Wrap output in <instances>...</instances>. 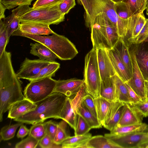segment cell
<instances>
[{
    "label": "cell",
    "mask_w": 148,
    "mask_h": 148,
    "mask_svg": "<svg viewBox=\"0 0 148 148\" xmlns=\"http://www.w3.org/2000/svg\"><path fill=\"white\" fill-rule=\"evenodd\" d=\"M92 134L88 133L85 134L68 136L62 143V148H85Z\"/></svg>",
    "instance_id": "26"
},
{
    "label": "cell",
    "mask_w": 148,
    "mask_h": 148,
    "mask_svg": "<svg viewBox=\"0 0 148 148\" xmlns=\"http://www.w3.org/2000/svg\"><path fill=\"white\" fill-rule=\"evenodd\" d=\"M7 32L3 21L0 20V56L5 51V48L9 41Z\"/></svg>",
    "instance_id": "43"
},
{
    "label": "cell",
    "mask_w": 148,
    "mask_h": 148,
    "mask_svg": "<svg viewBox=\"0 0 148 148\" xmlns=\"http://www.w3.org/2000/svg\"><path fill=\"white\" fill-rule=\"evenodd\" d=\"M46 134L43 123L33 125L29 129L30 135L40 141Z\"/></svg>",
    "instance_id": "40"
},
{
    "label": "cell",
    "mask_w": 148,
    "mask_h": 148,
    "mask_svg": "<svg viewBox=\"0 0 148 148\" xmlns=\"http://www.w3.org/2000/svg\"><path fill=\"white\" fill-rule=\"evenodd\" d=\"M6 9L3 5L0 2V20L5 18V12Z\"/></svg>",
    "instance_id": "53"
},
{
    "label": "cell",
    "mask_w": 148,
    "mask_h": 148,
    "mask_svg": "<svg viewBox=\"0 0 148 148\" xmlns=\"http://www.w3.org/2000/svg\"><path fill=\"white\" fill-rule=\"evenodd\" d=\"M97 49L98 65L101 80L112 77L116 74L106 49Z\"/></svg>",
    "instance_id": "15"
},
{
    "label": "cell",
    "mask_w": 148,
    "mask_h": 148,
    "mask_svg": "<svg viewBox=\"0 0 148 148\" xmlns=\"http://www.w3.org/2000/svg\"><path fill=\"white\" fill-rule=\"evenodd\" d=\"M36 106L35 103L26 98L18 101L10 106L8 117L15 119L34 110Z\"/></svg>",
    "instance_id": "19"
},
{
    "label": "cell",
    "mask_w": 148,
    "mask_h": 148,
    "mask_svg": "<svg viewBox=\"0 0 148 148\" xmlns=\"http://www.w3.org/2000/svg\"><path fill=\"white\" fill-rule=\"evenodd\" d=\"M77 115L76 105L75 106L72 100L67 97L60 114V119L66 121L75 131L77 126Z\"/></svg>",
    "instance_id": "21"
},
{
    "label": "cell",
    "mask_w": 148,
    "mask_h": 148,
    "mask_svg": "<svg viewBox=\"0 0 148 148\" xmlns=\"http://www.w3.org/2000/svg\"><path fill=\"white\" fill-rule=\"evenodd\" d=\"M60 64L55 61L52 62L42 69L36 75L29 79V82L41 79L46 77H52L55 75L60 68Z\"/></svg>",
    "instance_id": "32"
},
{
    "label": "cell",
    "mask_w": 148,
    "mask_h": 148,
    "mask_svg": "<svg viewBox=\"0 0 148 148\" xmlns=\"http://www.w3.org/2000/svg\"><path fill=\"white\" fill-rule=\"evenodd\" d=\"M11 57V53L5 51L0 56V88L19 79L13 68Z\"/></svg>",
    "instance_id": "11"
},
{
    "label": "cell",
    "mask_w": 148,
    "mask_h": 148,
    "mask_svg": "<svg viewBox=\"0 0 148 148\" xmlns=\"http://www.w3.org/2000/svg\"><path fill=\"white\" fill-rule=\"evenodd\" d=\"M112 77L115 86L116 101L131 104L130 99L125 83L116 74Z\"/></svg>",
    "instance_id": "28"
},
{
    "label": "cell",
    "mask_w": 148,
    "mask_h": 148,
    "mask_svg": "<svg viewBox=\"0 0 148 148\" xmlns=\"http://www.w3.org/2000/svg\"><path fill=\"white\" fill-rule=\"evenodd\" d=\"M52 34L47 36L32 34L23 32L19 29L14 32L11 36L24 37L41 43L62 60H71L78 54L75 45L68 38L55 32Z\"/></svg>",
    "instance_id": "3"
},
{
    "label": "cell",
    "mask_w": 148,
    "mask_h": 148,
    "mask_svg": "<svg viewBox=\"0 0 148 148\" xmlns=\"http://www.w3.org/2000/svg\"><path fill=\"white\" fill-rule=\"evenodd\" d=\"M113 49L119 56L132 77V64L128 44L123 38L120 37Z\"/></svg>",
    "instance_id": "20"
},
{
    "label": "cell",
    "mask_w": 148,
    "mask_h": 148,
    "mask_svg": "<svg viewBox=\"0 0 148 148\" xmlns=\"http://www.w3.org/2000/svg\"><path fill=\"white\" fill-rule=\"evenodd\" d=\"M134 108L143 117L148 116V101L132 104Z\"/></svg>",
    "instance_id": "50"
},
{
    "label": "cell",
    "mask_w": 148,
    "mask_h": 148,
    "mask_svg": "<svg viewBox=\"0 0 148 148\" xmlns=\"http://www.w3.org/2000/svg\"><path fill=\"white\" fill-rule=\"evenodd\" d=\"M34 0H0L1 3L7 9H11L20 5H30Z\"/></svg>",
    "instance_id": "44"
},
{
    "label": "cell",
    "mask_w": 148,
    "mask_h": 148,
    "mask_svg": "<svg viewBox=\"0 0 148 148\" xmlns=\"http://www.w3.org/2000/svg\"></svg>",
    "instance_id": "59"
},
{
    "label": "cell",
    "mask_w": 148,
    "mask_h": 148,
    "mask_svg": "<svg viewBox=\"0 0 148 148\" xmlns=\"http://www.w3.org/2000/svg\"><path fill=\"white\" fill-rule=\"evenodd\" d=\"M21 81L19 79L13 82L0 88V121L3 114L14 103L25 99L23 95Z\"/></svg>",
    "instance_id": "8"
},
{
    "label": "cell",
    "mask_w": 148,
    "mask_h": 148,
    "mask_svg": "<svg viewBox=\"0 0 148 148\" xmlns=\"http://www.w3.org/2000/svg\"><path fill=\"white\" fill-rule=\"evenodd\" d=\"M121 148L110 139L98 135L92 136L87 142L86 148Z\"/></svg>",
    "instance_id": "27"
},
{
    "label": "cell",
    "mask_w": 148,
    "mask_h": 148,
    "mask_svg": "<svg viewBox=\"0 0 148 148\" xmlns=\"http://www.w3.org/2000/svg\"><path fill=\"white\" fill-rule=\"evenodd\" d=\"M144 42H148V19H146V22L138 35L128 42L130 44H137Z\"/></svg>",
    "instance_id": "42"
},
{
    "label": "cell",
    "mask_w": 148,
    "mask_h": 148,
    "mask_svg": "<svg viewBox=\"0 0 148 148\" xmlns=\"http://www.w3.org/2000/svg\"><path fill=\"white\" fill-rule=\"evenodd\" d=\"M99 94L100 97L112 101H117L115 84L112 77L101 80Z\"/></svg>",
    "instance_id": "30"
},
{
    "label": "cell",
    "mask_w": 148,
    "mask_h": 148,
    "mask_svg": "<svg viewBox=\"0 0 148 148\" xmlns=\"http://www.w3.org/2000/svg\"><path fill=\"white\" fill-rule=\"evenodd\" d=\"M148 128L147 124L142 123L131 125L117 126L111 131L110 133L114 135H122L135 132H145Z\"/></svg>",
    "instance_id": "31"
},
{
    "label": "cell",
    "mask_w": 148,
    "mask_h": 148,
    "mask_svg": "<svg viewBox=\"0 0 148 148\" xmlns=\"http://www.w3.org/2000/svg\"><path fill=\"white\" fill-rule=\"evenodd\" d=\"M38 145L42 148L61 147V145H57L54 143L50 136L46 134L39 141Z\"/></svg>",
    "instance_id": "49"
},
{
    "label": "cell",
    "mask_w": 148,
    "mask_h": 148,
    "mask_svg": "<svg viewBox=\"0 0 148 148\" xmlns=\"http://www.w3.org/2000/svg\"><path fill=\"white\" fill-rule=\"evenodd\" d=\"M138 148H148V141L141 144Z\"/></svg>",
    "instance_id": "55"
},
{
    "label": "cell",
    "mask_w": 148,
    "mask_h": 148,
    "mask_svg": "<svg viewBox=\"0 0 148 148\" xmlns=\"http://www.w3.org/2000/svg\"><path fill=\"white\" fill-rule=\"evenodd\" d=\"M131 44L133 46L130 45L129 47L132 64V74L131 79L126 82L142 100L145 101V80L136 62L133 44Z\"/></svg>",
    "instance_id": "10"
},
{
    "label": "cell",
    "mask_w": 148,
    "mask_h": 148,
    "mask_svg": "<svg viewBox=\"0 0 148 148\" xmlns=\"http://www.w3.org/2000/svg\"><path fill=\"white\" fill-rule=\"evenodd\" d=\"M84 84V79L73 78L57 80L53 92L61 93L68 97L78 93Z\"/></svg>",
    "instance_id": "13"
},
{
    "label": "cell",
    "mask_w": 148,
    "mask_h": 148,
    "mask_svg": "<svg viewBox=\"0 0 148 148\" xmlns=\"http://www.w3.org/2000/svg\"><path fill=\"white\" fill-rule=\"evenodd\" d=\"M23 123H19L12 125H6L2 127L0 131L1 141L6 140L13 138L18 127Z\"/></svg>",
    "instance_id": "38"
},
{
    "label": "cell",
    "mask_w": 148,
    "mask_h": 148,
    "mask_svg": "<svg viewBox=\"0 0 148 148\" xmlns=\"http://www.w3.org/2000/svg\"><path fill=\"white\" fill-rule=\"evenodd\" d=\"M143 117L132 104L124 103L122 115L117 126L121 127L142 123Z\"/></svg>",
    "instance_id": "17"
},
{
    "label": "cell",
    "mask_w": 148,
    "mask_h": 148,
    "mask_svg": "<svg viewBox=\"0 0 148 148\" xmlns=\"http://www.w3.org/2000/svg\"><path fill=\"white\" fill-rule=\"evenodd\" d=\"M130 6L132 15L143 12L146 9L147 0H123Z\"/></svg>",
    "instance_id": "36"
},
{
    "label": "cell",
    "mask_w": 148,
    "mask_h": 148,
    "mask_svg": "<svg viewBox=\"0 0 148 148\" xmlns=\"http://www.w3.org/2000/svg\"><path fill=\"white\" fill-rule=\"evenodd\" d=\"M131 101V104H134L143 101L136 93L130 87L127 82L125 83Z\"/></svg>",
    "instance_id": "51"
},
{
    "label": "cell",
    "mask_w": 148,
    "mask_h": 148,
    "mask_svg": "<svg viewBox=\"0 0 148 148\" xmlns=\"http://www.w3.org/2000/svg\"><path fill=\"white\" fill-rule=\"evenodd\" d=\"M43 123L46 134L50 136L53 142L57 131L58 124L51 120Z\"/></svg>",
    "instance_id": "46"
},
{
    "label": "cell",
    "mask_w": 148,
    "mask_h": 148,
    "mask_svg": "<svg viewBox=\"0 0 148 148\" xmlns=\"http://www.w3.org/2000/svg\"><path fill=\"white\" fill-rule=\"evenodd\" d=\"M106 50L116 74L124 83L127 82L131 76L119 56L113 49Z\"/></svg>",
    "instance_id": "18"
},
{
    "label": "cell",
    "mask_w": 148,
    "mask_h": 148,
    "mask_svg": "<svg viewBox=\"0 0 148 148\" xmlns=\"http://www.w3.org/2000/svg\"><path fill=\"white\" fill-rule=\"evenodd\" d=\"M78 115L81 116L88 123L91 128H101L102 124L97 117L95 116L88 109L81 100L76 105Z\"/></svg>",
    "instance_id": "24"
},
{
    "label": "cell",
    "mask_w": 148,
    "mask_h": 148,
    "mask_svg": "<svg viewBox=\"0 0 148 148\" xmlns=\"http://www.w3.org/2000/svg\"><path fill=\"white\" fill-rule=\"evenodd\" d=\"M39 141L29 135L25 138L17 143L15 145L16 148H35L38 145Z\"/></svg>",
    "instance_id": "41"
},
{
    "label": "cell",
    "mask_w": 148,
    "mask_h": 148,
    "mask_svg": "<svg viewBox=\"0 0 148 148\" xmlns=\"http://www.w3.org/2000/svg\"><path fill=\"white\" fill-rule=\"evenodd\" d=\"M52 62L41 59L30 60L26 58L16 73L19 79L28 80L37 74L43 67Z\"/></svg>",
    "instance_id": "12"
},
{
    "label": "cell",
    "mask_w": 148,
    "mask_h": 148,
    "mask_svg": "<svg viewBox=\"0 0 148 148\" xmlns=\"http://www.w3.org/2000/svg\"><path fill=\"white\" fill-rule=\"evenodd\" d=\"M91 129L84 119L80 115H78L77 126L75 131V135L85 134L88 133Z\"/></svg>",
    "instance_id": "39"
},
{
    "label": "cell",
    "mask_w": 148,
    "mask_h": 148,
    "mask_svg": "<svg viewBox=\"0 0 148 148\" xmlns=\"http://www.w3.org/2000/svg\"><path fill=\"white\" fill-rule=\"evenodd\" d=\"M30 53L38 56L40 59L51 62H55L58 58L56 54L43 44L37 42L31 43Z\"/></svg>",
    "instance_id": "23"
},
{
    "label": "cell",
    "mask_w": 148,
    "mask_h": 148,
    "mask_svg": "<svg viewBox=\"0 0 148 148\" xmlns=\"http://www.w3.org/2000/svg\"><path fill=\"white\" fill-rule=\"evenodd\" d=\"M133 44L138 66L145 80L148 81V42Z\"/></svg>",
    "instance_id": "14"
},
{
    "label": "cell",
    "mask_w": 148,
    "mask_h": 148,
    "mask_svg": "<svg viewBox=\"0 0 148 148\" xmlns=\"http://www.w3.org/2000/svg\"><path fill=\"white\" fill-rule=\"evenodd\" d=\"M148 0H147V3H148Z\"/></svg>",
    "instance_id": "58"
},
{
    "label": "cell",
    "mask_w": 148,
    "mask_h": 148,
    "mask_svg": "<svg viewBox=\"0 0 148 148\" xmlns=\"http://www.w3.org/2000/svg\"><path fill=\"white\" fill-rule=\"evenodd\" d=\"M124 103L117 101L114 102L107 114L103 126L110 131L117 126L124 109Z\"/></svg>",
    "instance_id": "16"
},
{
    "label": "cell",
    "mask_w": 148,
    "mask_h": 148,
    "mask_svg": "<svg viewBox=\"0 0 148 148\" xmlns=\"http://www.w3.org/2000/svg\"><path fill=\"white\" fill-rule=\"evenodd\" d=\"M56 82L50 77L30 82L24 89V95L26 99L36 103L53 93Z\"/></svg>",
    "instance_id": "6"
},
{
    "label": "cell",
    "mask_w": 148,
    "mask_h": 148,
    "mask_svg": "<svg viewBox=\"0 0 148 148\" xmlns=\"http://www.w3.org/2000/svg\"><path fill=\"white\" fill-rule=\"evenodd\" d=\"M63 0H37L33 4L32 8H39L58 5Z\"/></svg>",
    "instance_id": "47"
},
{
    "label": "cell",
    "mask_w": 148,
    "mask_h": 148,
    "mask_svg": "<svg viewBox=\"0 0 148 148\" xmlns=\"http://www.w3.org/2000/svg\"><path fill=\"white\" fill-rule=\"evenodd\" d=\"M58 5L36 9L30 8L27 5H20L12 12L18 18L21 23L58 25L65 19V15L59 10Z\"/></svg>",
    "instance_id": "4"
},
{
    "label": "cell",
    "mask_w": 148,
    "mask_h": 148,
    "mask_svg": "<svg viewBox=\"0 0 148 148\" xmlns=\"http://www.w3.org/2000/svg\"><path fill=\"white\" fill-rule=\"evenodd\" d=\"M49 26L41 23L24 22L21 23L19 30L26 33L48 36L54 32L50 29Z\"/></svg>",
    "instance_id": "22"
},
{
    "label": "cell",
    "mask_w": 148,
    "mask_h": 148,
    "mask_svg": "<svg viewBox=\"0 0 148 148\" xmlns=\"http://www.w3.org/2000/svg\"><path fill=\"white\" fill-rule=\"evenodd\" d=\"M114 3L111 0H96L95 14L99 12H104L116 27L120 37L124 38L130 29L132 17L126 20L120 18L115 11Z\"/></svg>",
    "instance_id": "7"
},
{
    "label": "cell",
    "mask_w": 148,
    "mask_h": 148,
    "mask_svg": "<svg viewBox=\"0 0 148 148\" xmlns=\"http://www.w3.org/2000/svg\"><path fill=\"white\" fill-rule=\"evenodd\" d=\"M115 3H119L122 2L123 0H111Z\"/></svg>",
    "instance_id": "56"
},
{
    "label": "cell",
    "mask_w": 148,
    "mask_h": 148,
    "mask_svg": "<svg viewBox=\"0 0 148 148\" xmlns=\"http://www.w3.org/2000/svg\"><path fill=\"white\" fill-rule=\"evenodd\" d=\"M114 8L119 17L123 20H128L132 16L129 6L123 2L115 3Z\"/></svg>",
    "instance_id": "37"
},
{
    "label": "cell",
    "mask_w": 148,
    "mask_h": 148,
    "mask_svg": "<svg viewBox=\"0 0 148 148\" xmlns=\"http://www.w3.org/2000/svg\"><path fill=\"white\" fill-rule=\"evenodd\" d=\"M67 123L63 120L58 123V127L54 140V143L61 145L63 141L70 134L68 132Z\"/></svg>",
    "instance_id": "35"
},
{
    "label": "cell",
    "mask_w": 148,
    "mask_h": 148,
    "mask_svg": "<svg viewBox=\"0 0 148 148\" xmlns=\"http://www.w3.org/2000/svg\"><path fill=\"white\" fill-rule=\"evenodd\" d=\"M67 97L54 92L45 99L36 103L34 110L14 119L15 121L34 125L43 123L46 119H60V114Z\"/></svg>",
    "instance_id": "1"
},
{
    "label": "cell",
    "mask_w": 148,
    "mask_h": 148,
    "mask_svg": "<svg viewBox=\"0 0 148 148\" xmlns=\"http://www.w3.org/2000/svg\"><path fill=\"white\" fill-rule=\"evenodd\" d=\"M94 100L97 118L103 126L108 111L114 101L108 100L100 96L94 98Z\"/></svg>",
    "instance_id": "29"
},
{
    "label": "cell",
    "mask_w": 148,
    "mask_h": 148,
    "mask_svg": "<svg viewBox=\"0 0 148 148\" xmlns=\"http://www.w3.org/2000/svg\"><path fill=\"white\" fill-rule=\"evenodd\" d=\"M77 1L83 6L85 10V25L89 28L94 16L96 0H77Z\"/></svg>",
    "instance_id": "33"
},
{
    "label": "cell",
    "mask_w": 148,
    "mask_h": 148,
    "mask_svg": "<svg viewBox=\"0 0 148 148\" xmlns=\"http://www.w3.org/2000/svg\"><path fill=\"white\" fill-rule=\"evenodd\" d=\"M81 100L88 109L97 117L96 106L93 97L88 94L83 96L81 98Z\"/></svg>",
    "instance_id": "45"
},
{
    "label": "cell",
    "mask_w": 148,
    "mask_h": 148,
    "mask_svg": "<svg viewBox=\"0 0 148 148\" xmlns=\"http://www.w3.org/2000/svg\"><path fill=\"white\" fill-rule=\"evenodd\" d=\"M75 5V0H63L58 5L59 8L61 12L65 15L67 14Z\"/></svg>",
    "instance_id": "48"
},
{
    "label": "cell",
    "mask_w": 148,
    "mask_h": 148,
    "mask_svg": "<svg viewBox=\"0 0 148 148\" xmlns=\"http://www.w3.org/2000/svg\"><path fill=\"white\" fill-rule=\"evenodd\" d=\"M85 92L95 98L100 97L101 78L98 65L97 49L92 48L86 55L84 72Z\"/></svg>",
    "instance_id": "5"
},
{
    "label": "cell",
    "mask_w": 148,
    "mask_h": 148,
    "mask_svg": "<svg viewBox=\"0 0 148 148\" xmlns=\"http://www.w3.org/2000/svg\"><path fill=\"white\" fill-rule=\"evenodd\" d=\"M3 22L7 32L8 38L9 39L12 33L19 29L20 21L16 16L12 13L4 18Z\"/></svg>",
    "instance_id": "34"
},
{
    "label": "cell",
    "mask_w": 148,
    "mask_h": 148,
    "mask_svg": "<svg viewBox=\"0 0 148 148\" xmlns=\"http://www.w3.org/2000/svg\"><path fill=\"white\" fill-rule=\"evenodd\" d=\"M145 101H148V81L145 80Z\"/></svg>",
    "instance_id": "54"
},
{
    "label": "cell",
    "mask_w": 148,
    "mask_h": 148,
    "mask_svg": "<svg viewBox=\"0 0 148 148\" xmlns=\"http://www.w3.org/2000/svg\"><path fill=\"white\" fill-rule=\"evenodd\" d=\"M104 136L121 148H138L141 144L148 141V133L145 132L119 135L111 134L110 133L105 134Z\"/></svg>",
    "instance_id": "9"
},
{
    "label": "cell",
    "mask_w": 148,
    "mask_h": 148,
    "mask_svg": "<svg viewBox=\"0 0 148 148\" xmlns=\"http://www.w3.org/2000/svg\"><path fill=\"white\" fill-rule=\"evenodd\" d=\"M29 130L22 123L20 126L17 134V136L18 138H23L28 134H29Z\"/></svg>",
    "instance_id": "52"
},
{
    "label": "cell",
    "mask_w": 148,
    "mask_h": 148,
    "mask_svg": "<svg viewBox=\"0 0 148 148\" xmlns=\"http://www.w3.org/2000/svg\"><path fill=\"white\" fill-rule=\"evenodd\" d=\"M146 14L147 15H148V2L147 6L146 8Z\"/></svg>",
    "instance_id": "57"
},
{
    "label": "cell",
    "mask_w": 148,
    "mask_h": 148,
    "mask_svg": "<svg viewBox=\"0 0 148 148\" xmlns=\"http://www.w3.org/2000/svg\"><path fill=\"white\" fill-rule=\"evenodd\" d=\"M93 47L112 49L120 36L116 27L103 12L95 14L89 28Z\"/></svg>",
    "instance_id": "2"
},
{
    "label": "cell",
    "mask_w": 148,
    "mask_h": 148,
    "mask_svg": "<svg viewBox=\"0 0 148 148\" xmlns=\"http://www.w3.org/2000/svg\"><path fill=\"white\" fill-rule=\"evenodd\" d=\"M132 17L130 28L126 36L124 38H127L128 42L138 35L146 21L143 12L133 15Z\"/></svg>",
    "instance_id": "25"
}]
</instances>
